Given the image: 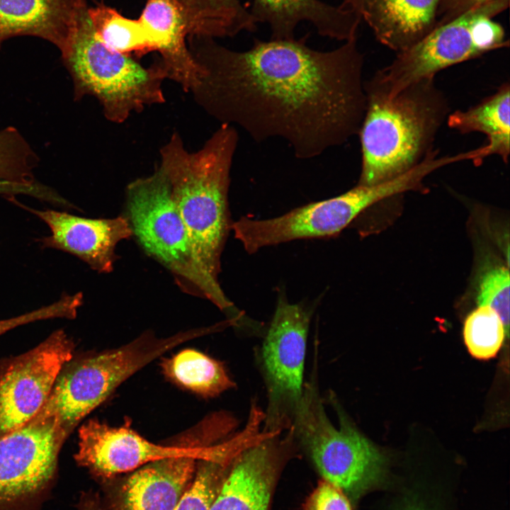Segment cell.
<instances>
[{
    "mask_svg": "<svg viewBox=\"0 0 510 510\" xmlns=\"http://www.w3.org/2000/svg\"><path fill=\"white\" fill-rule=\"evenodd\" d=\"M300 39L254 40L246 50L189 36L203 70L191 92L222 123L237 125L256 142L280 138L296 158H315L358 134L366 110L363 56L356 39L330 51Z\"/></svg>",
    "mask_w": 510,
    "mask_h": 510,
    "instance_id": "obj_1",
    "label": "cell"
},
{
    "mask_svg": "<svg viewBox=\"0 0 510 510\" xmlns=\"http://www.w3.org/2000/svg\"><path fill=\"white\" fill-rule=\"evenodd\" d=\"M238 140L234 126L222 123L196 152H188L176 132L159 152V166L169 181L196 265L219 291L221 256L232 225L228 191Z\"/></svg>",
    "mask_w": 510,
    "mask_h": 510,
    "instance_id": "obj_2",
    "label": "cell"
},
{
    "mask_svg": "<svg viewBox=\"0 0 510 510\" xmlns=\"http://www.w3.org/2000/svg\"><path fill=\"white\" fill-rule=\"evenodd\" d=\"M366 110L360 127L361 169L358 185L395 178L420 164L450 108L434 78L414 83L393 98L364 83Z\"/></svg>",
    "mask_w": 510,
    "mask_h": 510,
    "instance_id": "obj_3",
    "label": "cell"
},
{
    "mask_svg": "<svg viewBox=\"0 0 510 510\" xmlns=\"http://www.w3.org/2000/svg\"><path fill=\"white\" fill-rule=\"evenodd\" d=\"M88 8L84 0L62 55L74 81L75 97L94 96L106 118L115 123H123L147 106L165 103L162 84L169 73L161 60L144 67L109 48L96 33Z\"/></svg>",
    "mask_w": 510,
    "mask_h": 510,
    "instance_id": "obj_4",
    "label": "cell"
},
{
    "mask_svg": "<svg viewBox=\"0 0 510 510\" xmlns=\"http://www.w3.org/2000/svg\"><path fill=\"white\" fill-rule=\"evenodd\" d=\"M199 336L191 329L166 338L142 334L119 348L68 362L44 405L30 421H50L68 437L128 378L179 344Z\"/></svg>",
    "mask_w": 510,
    "mask_h": 510,
    "instance_id": "obj_5",
    "label": "cell"
},
{
    "mask_svg": "<svg viewBox=\"0 0 510 510\" xmlns=\"http://www.w3.org/2000/svg\"><path fill=\"white\" fill-rule=\"evenodd\" d=\"M339 426L327 415L317 380L304 385L291 425L295 438L324 481L356 499L382 480L385 458L336 407Z\"/></svg>",
    "mask_w": 510,
    "mask_h": 510,
    "instance_id": "obj_6",
    "label": "cell"
},
{
    "mask_svg": "<svg viewBox=\"0 0 510 510\" xmlns=\"http://www.w3.org/2000/svg\"><path fill=\"white\" fill-rule=\"evenodd\" d=\"M126 204L132 235L173 274L182 290L211 301L222 310L233 308L224 292L215 290L196 265L169 181L159 166L151 175L128 185Z\"/></svg>",
    "mask_w": 510,
    "mask_h": 510,
    "instance_id": "obj_7",
    "label": "cell"
},
{
    "mask_svg": "<svg viewBox=\"0 0 510 510\" xmlns=\"http://www.w3.org/2000/svg\"><path fill=\"white\" fill-rule=\"evenodd\" d=\"M509 0H493L435 26L392 62L379 70L368 85L393 98L439 71L494 50L508 47L503 27L492 18L505 11Z\"/></svg>",
    "mask_w": 510,
    "mask_h": 510,
    "instance_id": "obj_8",
    "label": "cell"
},
{
    "mask_svg": "<svg viewBox=\"0 0 510 510\" xmlns=\"http://www.w3.org/2000/svg\"><path fill=\"white\" fill-rule=\"evenodd\" d=\"M415 169L374 185H358L339 196L295 208L268 219L242 217L232 222L234 237L249 254L296 239L323 238L341 232L362 212L384 199L419 190Z\"/></svg>",
    "mask_w": 510,
    "mask_h": 510,
    "instance_id": "obj_9",
    "label": "cell"
},
{
    "mask_svg": "<svg viewBox=\"0 0 510 510\" xmlns=\"http://www.w3.org/2000/svg\"><path fill=\"white\" fill-rule=\"evenodd\" d=\"M313 310L290 303L283 291L261 350L268 404L263 431L274 434L288 429L303 393L307 337Z\"/></svg>",
    "mask_w": 510,
    "mask_h": 510,
    "instance_id": "obj_10",
    "label": "cell"
},
{
    "mask_svg": "<svg viewBox=\"0 0 510 510\" xmlns=\"http://www.w3.org/2000/svg\"><path fill=\"white\" fill-rule=\"evenodd\" d=\"M67 438L50 421H29L0 436V510H42L57 484Z\"/></svg>",
    "mask_w": 510,
    "mask_h": 510,
    "instance_id": "obj_11",
    "label": "cell"
},
{
    "mask_svg": "<svg viewBox=\"0 0 510 510\" xmlns=\"http://www.w3.org/2000/svg\"><path fill=\"white\" fill-rule=\"evenodd\" d=\"M213 441L212 431L203 422L177 437L174 443L161 445L146 439L128 425L111 426L91 419L79 430L74 460L96 478L108 480L152 461L212 445Z\"/></svg>",
    "mask_w": 510,
    "mask_h": 510,
    "instance_id": "obj_12",
    "label": "cell"
},
{
    "mask_svg": "<svg viewBox=\"0 0 510 510\" xmlns=\"http://www.w3.org/2000/svg\"><path fill=\"white\" fill-rule=\"evenodd\" d=\"M74 344L62 330L0 371V436L29 422L46 402L57 377L73 356Z\"/></svg>",
    "mask_w": 510,
    "mask_h": 510,
    "instance_id": "obj_13",
    "label": "cell"
},
{
    "mask_svg": "<svg viewBox=\"0 0 510 510\" xmlns=\"http://www.w3.org/2000/svg\"><path fill=\"white\" fill-rule=\"evenodd\" d=\"M264 432L231 460L209 510H268L280 456L290 446V430Z\"/></svg>",
    "mask_w": 510,
    "mask_h": 510,
    "instance_id": "obj_14",
    "label": "cell"
},
{
    "mask_svg": "<svg viewBox=\"0 0 510 510\" xmlns=\"http://www.w3.org/2000/svg\"><path fill=\"white\" fill-rule=\"evenodd\" d=\"M215 443L132 471L113 494L110 510H174L193 482L198 460L211 456Z\"/></svg>",
    "mask_w": 510,
    "mask_h": 510,
    "instance_id": "obj_15",
    "label": "cell"
},
{
    "mask_svg": "<svg viewBox=\"0 0 510 510\" xmlns=\"http://www.w3.org/2000/svg\"><path fill=\"white\" fill-rule=\"evenodd\" d=\"M29 210L50 230V234L41 239L44 247L76 256L101 273L113 271L116 245L132 236L128 220L124 216L92 219L53 210Z\"/></svg>",
    "mask_w": 510,
    "mask_h": 510,
    "instance_id": "obj_16",
    "label": "cell"
},
{
    "mask_svg": "<svg viewBox=\"0 0 510 510\" xmlns=\"http://www.w3.org/2000/svg\"><path fill=\"white\" fill-rule=\"evenodd\" d=\"M148 53L157 52L169 73V79L186 92L199 84L203 71L192 56L183 11L176 0H147L139 18Z\"/></svg>",
    "mask_w": 510,
    "mask_h": 510,
    "instance_id": "obj_17",
    "label": "cell"
},
{
    "mask_svg": "<svg viewBox=\"0 0 510 510\" xmlns=\"http://www.w3.org/2000/svg\"><path fill=\"white\" fill-rule=\"evenodd\" d=\"M251 13L257 23H266L271 39L291 40L302 21L313 24L318 33L337 40L356 39L361 17L341 4L332 6L320 0H253Z\"/></svg>",
    "mask_w": 510,
    "mask_h": 510,
    "instance_id": "obj_18",
    "label": "cell"
},
{
    "mask_svg": "<svg viewBox=\"0 0 510 510\" xmlns=\"http://www.w3.org/2000/svg\"><path fill=\"white\" fill-rule=\"evenodd\" d=\"M84 0H0V48L10 38L31 35L65 52Z\"/></svg>",
    "mask_w": 510,
    "mask_h": 510,
    "instance_id": "obj_19",
    "label": "cell"
},
{
    "mask_svg": "<svg viewBox=\"0 0 510 510\" xmlns=\"http://www.w3.org/2000/svg\"><path fill=\"white\" fill-rule=\"evenodd\" d=\"M440 0H364L362 20L383 45L402 52L435 26Z\"/></svg>",
    "mask_w": 510,
    "mask_h": 510,
    "instance_id": "obj_20",
    "label": "cell"
},
{
    "mask_svg": "<svg viewBox=\"0 0 510 510\" xmlns=\"http://www.w3.org/2000/svg\"><path fill=\"white\" fill-rule=\"evenodd\" d=\"M448 125L461 133L479 132L488 140L489 155L507 163L510 152V89L502 84L492 96L465 110L449 113Z\"/></svg>",
    "mask_w": 510,
    "mask_h": 510,
    "instance_id": "obj_21",
    "label": "cell"
},
{
    "mask_svg": "<svg viewBox=\"0 0 510 510\" xmlns=\"http://www.w3.org/2000/svg\"><path fill=\"white\" fill-rule=\"evenodd\" d=\"M184 14L188 35L212 38L254 31L257 21L239 0H176Z\"/></svg>",
    "mask_w": 510,
    "mask_h": 510,
    "instance_id": "obj_22",
    "label": "cell"
},
{
    "mask_svg": "<svg viewBox=\"0 0 510 510\" xmlns=\"http://www.w3.org/2000/svg\"><path fill=\"white\" fill-rule=\"evenodd\" d=\"M161 366L169 380L203 397H215L234 386L220 362L194 349L163 359Z\"/></svg>",
    "mask_w": 510,
    "mask_h": 510,
    "instance_id": "obj_23",
    "label": "cell"
},
{
    "mask_svg": "<svg viewBox=\"0 0 510 510\" xmlns=\"http://www.w3.org/2000/svg\"><path fill=\"white\" fill-rule=\"evenodd\" d=\"M508 335L499 315L489 306L478 305L464 322V342L470 355L477 359L494 357Z\"/></svg>",
    "mask_w": 510,
    "mask_h": 510,
    "instance_id": "obj_24",
    "label": "cell"
},
{
    "mask_svg": "<svg viewBox=\"0 0 510 510\" xmlns=\"http://www.w3.org/2000/svg\"><path fill=\"white\" fill-rule=\"evenodd\" d=\"M233 458L220 450L198 460L193 482L174 510H209Z\"/></svg>",
    "mask_w": 510,
    "mask_h": 510,
    "instance_id": "obj_25",
    "label": "cell"
},
{
    "mask_svg": "<svg viewBox=\"0 0 510 510\" xmlns=\"http://www.w3.org/2000/svg\"><path fill=\"white\" fill-rule=\"evenodd\" d=\"M38 162L35 153L16 128L0 130V181L37 185L33 169Z\"/></svg>",
    "mask_w": 510,
    "mask_h": 510,
    "instance_id": "obj_26",
    "label": "cell"
},
{
    "mask_svg": "<svg viewBox=\"0 0 510 510\" xmlns=\"http://www.w3.org/2000/svg\"><path fill=\"white\" fill-rule=\"evenodd\" d=\"M478 305L492 307L499 315L506 331L509 329V271L497 266L481 278L477 297Z\"/></svg>",
    "mask_w": 510,
    "mask_h": 510,
    "instance_id": "obj_27",
    "label": "cell"
},
{
    "mask_svg": "<svg viewBox=\"0 0 510 510\" xmlns=\"http://www.w3.org/2000/svg\"><path fill=\"white\" fill-rule=\"evenodd\" d=\"M81 293L63 295L52 304L23 314L0 320V335L20 325L51 318H74L81 305Z\"/></svg>",
    "mask_w": 510,
    "mask_h": 510,
    "instance_id": "obj_28",
    "label": "cell"
},
{
    "mask_svg": "<svg viewBox=\"0 0 510 510\" xmlns=\"http://www.w3.org/2000/svg\"><path fill=\"white\" fill-rule=\"evenodd\" d=\"M305 510H351V508L342 492L323 480L307 499Z\"/></svg>",
    "mask_w": 510,
    "mask_h": 510,
    "instance_id": "obj_29",
    "label": "cell"
},
{
    "mask_svg": "<svg viewBox=\"0 0 510 510\" xmlns=\"http://www.w3.org/2000/svg\"><path fill=\"white\" fill-rule=\"evenodd\" d=\"M491 1L493 0H440L435 26L448 23Z\"/></svg>",
    "mask_w": 510,
    "mask_h": 510,
    "instance_id": "obj_30",
    "label": "cell"
},
{
    "mask_svg": "<svg viewBox=\"0 0 510 510\" xmlns=\"http://www.w3.org/2000/svg\"><path fill=\"white\" fill-rule=\"evenodd\" d=\"M76 507L77 510H103L98 494L92 491L82 492Z\"/></svg>",
    "mask_w": 510,
    "mask_h": 510,
    "instance_id": "obj_31",
    "label": "cell"
},
{
    "mask_svg": "<svg viewBox=\"0 0 510 510\" xmlns=\"http://www.w3.org/2000/svg\"><path fill=\"white\" fill-rule=\"evenodd\" d=\"M363 3L364 0H343L341 4L354 11L362 18Z\"/></svg>",
    "mask_w": 510,
    "mask_h": 510,
    "instance_id": "obj_32",
    "label": "cell"
},
{
    "mask_svg": "<svg viewBox=\"0 0 510 510\" xmlns=\"http://www.w3.org/2000/svg\"><path fill=\"white\" fill-rule=\"evenodd\" d=\"M402 510H422V509H419V508H418V507L411 506V507H407V508H405V509H402Z\"/></svg>",
    "mask_w": 510,
    "mask_h": 510,
    "instance_id": "obj_33",
    "label": "cell"
}]
</instances>
